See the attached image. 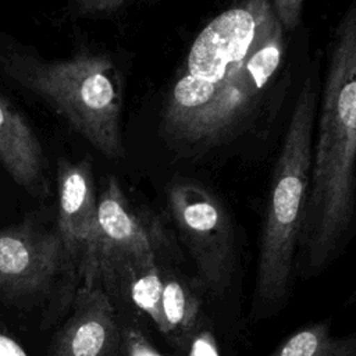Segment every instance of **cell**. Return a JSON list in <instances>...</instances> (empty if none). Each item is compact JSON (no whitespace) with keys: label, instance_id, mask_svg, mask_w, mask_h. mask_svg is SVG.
Segmentation results:
<instances>
[{"label":"cell","instance_id":"6da1fadb","mask_svg":"<svg viewBox=\"0 0 356 356\" xmlns=\"http://www.w3.org/2000/svg\"><path fill=\"white\" fill-rule=\"evenodd\" d=\"M284 56L271 0H234L195 38L161 114V134L189 150L234 135L254 111Z\"/></svg>","mask_w":356,"mask_h":356},{"label":"cell","instance_id":"7a4b0ae2","mask_svg":"<svg viewBox=\"0 0 356 356\" xmlns=\"http://www.w3.org/2000/svg\"><path fill=\"white\" fill-rule=\"evenodd\" d=\"M356 4L341 17L331 40L313 142L310 186L303 214L298 270L323 271L343 246L355 217ZM299 256V257H300Z\"/></svg>","mask_w":356,"mask_h":356},{"label":"cell","instance_id":"3957f363","mask_svg":"<svg viewBox=\"0 0 356 356\" xmlns=\"http://www.w3.org/2000/svg\"><path fill=\"white\" fill-rule=\"evenodd\" d=\"M13 74L106 159L125 157L121 78L107 54L79 51L53 61L24 58Z\"/></svg>","mask_w":356,"mask_h":356},{"label":"cell","instance_id":"277c9868","mask_svg":"<svg viewBox=\"0 0 356 356\" xmlns=\"http://www.w3.org/2000/svg\"><path fill=\"white\" fill-rule=\"evenodd\" d=\"M167 204L202 282L221 295L235 266V235L227 209L210 189L192 179L171 182Z\"/></svg>","mask_w":356,"mask_h":356},{"label":"cell","instance_id":"5b68a950","mask_svg":"<svg viewBox=\"0 0 356 356\" xmlns=\"http://www.w3.org/2000/svg\"><path fill=\"white\" fill-rule=\"evenodd\" d=\"M156 234L128 199L114 175H107L97 193V242L95 281L131 282L143 270L156 264Z\"/></svg>","mask_w":356,"mask_h":356},{"label":"cell","instance_id":"8992f818","mask_svg":"<svg viewBox=\"0 0 356 356\" xmlns=\"http://www.w3.org/2000/svg\"><path fill=\"white\" fill-rule=\"evenodd\" d=\"M58 236L64 259L78 261L83 284L95 282L97 192L89 157L60 160L57 167Z\"/></svg>","mask_w":356,"mask_h":356},{"label":"cell","instance_id":"52a82bcc","mask_svg":"<svg viewBox=\"0 0 356 356\" xmlns=\"http://www.w3.org/2000/svg\"><path fill=\"white\" fill-rule=\"evenodd\" d=\"M64 261L57 232L19 225L0 232V289L35 293L49 285Z\"/></svg>","mask_w":356,"mask_h":356},{"label":"cell","instance_id":"ba28073f","mask_svg":"<svg viewBox=\"0 0 356 356\" xmlns=\"http://www.w3.org/2000/svg\"><path fill=\"white\" fill-rule=\"evenodd\" d=\"M122 337L107 293L96 284H83L72 316L60 330L51 356H120Z\"/></svg>","mask_w":356,"mask_h":356},{"label":"cell","instance_id":"9c48e42d","mask_svg":"<svg viewBox=\"0 0 356 356\" xmlns=\"http://www.w3.org/2000/svg\"><path fill=\"white\" fill-rule=\"evenodd\" d=\"M0 160L11 178L31 192L43 188L44 157L28 121L0 97Z\"/></svg>","mask_w":356,"mask_h":356},{"label":"cell","instance_id":"30bf717a","mask_svg":"<svg viewBox=\"0 0 356 356\" xmlns=\"http://www.w3.org/2000/svg\"><path fill=\"white\" fill-rule=\"evenodd\" d=\"M270 356H356V337H337L330 323L317 321L292 332Z\"/></svg>","mask_w":356,"mask_h":356},{"label":"cell","instance_id":"8fae6325","mask_svg":"<svg viewBox=\"0 0 356 356\" xmlns=\"http://www.w3.org/2000/svg\"><path fill=\"white\" fill-rule=\"evenodd\" d=\"M163 314L167 324V337L177 346L191 343L197 325L200 302L196 295L178 280L163 282Z\"/></svg>","mask_w":356,"mask_h":356},{"label":"cell","instance_id":"7c38bea8","mask_svg":"<svg viewBox=\"0 0 356 356\" xmlns=\"http://www.w3.org/2000/svg\"><path fill=\"white\" fill-rule=\"evenodd\" d=\"M131 296L135 305L143 310L154 323L157 330L167 335V324L163 314V280L157 264L139 273L129 282Z\"/></svg>","mask_w":356,"mask_h":356},{"label":"cell","instance_id":"4fadbf2b","mask_svg":"<svg viewBox=\"0 0 356 356\" xmlns=\"http://www.w3.org/2000/svg\"><path fill=\"white\" fill-rule=\"evenodd\" d=\"M305 0H271L273 10L282 29L293 31L302 19Z\"/></svg>","mask_w":356,"mask_h":356},{"label":"cell","instance_id":"5bb4252c","mask_svg":"<svg viewBox=\"0 0 356 356\" xmlns=\"http://www.w3.org/2000/svg\"><path fill=\"white\" fill-rule=\"evenodd\" d=\"M124 348L127 356H163L150 342L142 335L140 331L129 328L124 334Z\"/></svg>","mask_w":356,"mask_h":356},{"label":"cell","instance_id":"9a60e30c","mask_svg":"<svg viewBox=\"0 0 356 356\" xmlns=\"http://www.w3.org/2000/svg\"><path fill=\"white\" fill-rule=\"evenodd\" d=\"M188 356H220L214 335L207 330L196 331L191 341Z\"/></svg>","mask_w":356,"mask_h":356},{"label":"cell","instance_id":"2e32d148","mask_svg":"<svg viewBox=\"0 0 356 356\" xmlns=\"http://www.w3.org/2000/svg\"><path fill=\"white\" fill-rule=\"evenodd\" d=\"M78 10L83 14H107L120 8L127 0H74Z\"/></svg>","mask_w":356,"mask_h":356},{"label":"cell","instance_id":"e0dca14e","mask_svg":"<svg viewBox=\"0 0 356 356\" xmlns=\"http://www.w3.org/2000/svg\"><path fill=\"white\" fill-rule=\"evenodd\" d=\"M0 356H29L11 337L0 332Z\"/></svg>","mask_w":356,"mask_h":356}]
</instances>
